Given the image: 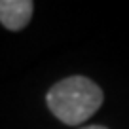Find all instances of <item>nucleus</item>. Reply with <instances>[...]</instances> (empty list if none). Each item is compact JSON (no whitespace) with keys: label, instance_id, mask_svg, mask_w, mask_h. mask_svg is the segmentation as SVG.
Here are the masks:
<instances>
[{"label":"nucleus","instance_id":"obj_1","mask_svg":"<svg viewBox=\"0 0 129 129\" xmlns=\"http://www.w3.org/2000/svg\"><path fill=\"white\" fill-rule=\"evenodd\" d=\"M103 89L85 76H69L49 87L46 103L51 114L67 125H80L103 105Z\"/></svg>","mask_w":129,"mask_h":129},{"label":"nucleus","instance_id":"obj_3","mask_svg":"<svg viewBox=\"0 0 129 129\" xmlns=\"http://www.w3.org/2000/svg\"><path fill=\"white\" fill-rule=\"evenodd\" d=\"M82 129H106L103 125H87V127H82Z\"/></svg>","mask_w":129,"mask_h":129},{"label":"nucleus","instance_id":"obj_2","mask_svg":"<svg viewBox=\"0 0 129 129\" xmlns=\"http://www.w3.org/2000/svg\"><path fill=\"white\" fill-rule=\"evenodd\" d=\"M32 10L30 0H0V23L8 30H21L28 25Z\"/></svg>","mask_w":129,"mask_h":129}]
</instances>
